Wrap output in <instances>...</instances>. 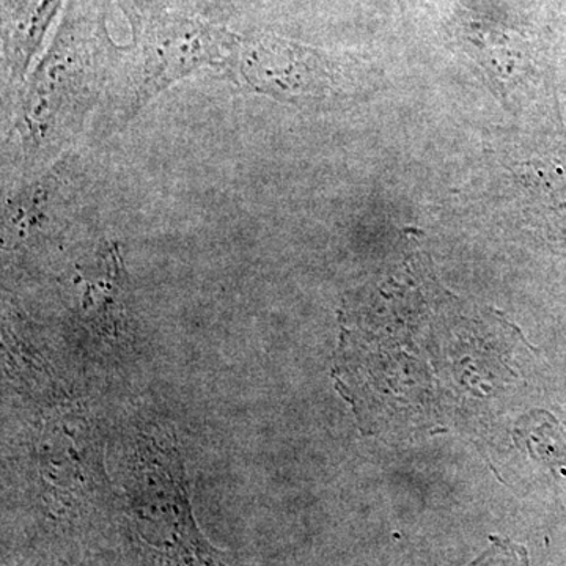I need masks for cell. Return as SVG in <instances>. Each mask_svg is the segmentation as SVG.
Wrapping results in <instances>:
<instances>
[{"label": "cell", "instance_id": "cell-1", "mask_svg": "<svg viewBox=\"0 0 566 566\" xmlns=\"http://www.w3.org/2000/svg\"><path fill=\"white\" fill-rule=\"evenodd\" d=\"M112 52L96 3L73 0L18 106L14 129L25 166L50 161L80 132L102 92Z\"/></svg>", "mask_w": 566, "mask_h": 566}, {"label": "cell", "instance_id": "cell-2", "mask_svg": "<svg viewBox=\"0 0 566 566\" xmlns=\"http://www.w3.org/2000/svg\"><path fill=\"white\" fill-rule=\"evenodd\" d=\"M129 524L158 566H229L193 517L185 463L161 430L137 439L126 483Z\"/></svg>", "mask_w": 566, "mask_h": 566}, {"label": "cell", "instance_id": "cell-3", "mask_svg": "<svg viewBox=\"0 0 566 566\" xmlns=\"http://www.w3.org/2000/svg\"><path fill=\"white\" fill-rule=\"evenodd\" d=\"M140 40L126 115L134 117L174 82L197 71L237 73L243 39L197 18L167 13L136 36Z\"/></svg>", "mask_w": 566, "mask_h": 566}, {"label": "cell", "instance_id": "cell-4", "mask_svg": "<svg viewBox=\"0 0 566 566\" xmlns=\"http://www.w3.org/2000/svg\"><path fill=\"white\" fill-rule=\"evenodd\" d=\"M234 80L292 104L323 102L338 85L337 66L326 55L274 35L243 40Z\"/></svg>", "mask_w": 566, "mask_h": 566}, {"label": "cell", "instance_id": "cell-5", "mask_svg": "<svg viewBox=\"0 0 566 566\" xmlns=\"http://www.w3.org/2000/svg\"><path fill=\"white\" fill-rule=\"evenodd\" d=\"M80 186L74 164L62 159L6 203L3 208V243L10 251L35 243L44 234L59 233L69 226L70 214L77 212Z\"/></svg>", "mask_w": 566, "mask_h": 566}, {"label": "cell", "instance_id": "cell-6", "mask_svg": "<svg viewBox=\"0 0 566 566\" xmlns=\"http://www.w3.org/2000/svg\"><path fill=\"white\" fill-rule=\"evenodd\" d=\"M81 311L96 333L120 337L126 329L128 277L117 244L104 241L96 253V263L82 275Z\"/></svg>", "mask_w": 566, "mask_h": 566}, {"label": "cell", "instance_id": "cell-7", "mask_svg": "<svg viewBox=\"0 0 566 566\" xmlns=\"http://www.w3.org/2000/svg\"><path fill=\"white\" fill-rule=\"evenodd\" d=\"M63 0H3V62L10 81L24 80Z\"/></svg>", "mask_w": 566, "mask_h": 566}, {"label": "cell", "instance_id": "cell-8", "mask_svg": "<svg viewBox=\"0 0 566 566\" xmlns=\"http://www.w3.org/2000/svg\"><path fill=\"white\" fill-rule=\"evenodd\" d=\"M174 0H120L122 9L132 21L136 36L139 35L150 22L169 13Z\"/></svg>", "mask_w": 566, "mask_h": 566}, {"label": "cell", "instance_id": "cell-9", "mask_svg": "<svg viewBox=\"0 0 566 566\" xmlns=\"http://www.w3.org/2000/svg\"><path fill=\"white\" fill-rule=\"evenodd\" d=\"M472 566H528V560L523 547L497 539L485 556Z\"/></svg>", "mask_w": 566, "mask_h": 566}]
</instances>
